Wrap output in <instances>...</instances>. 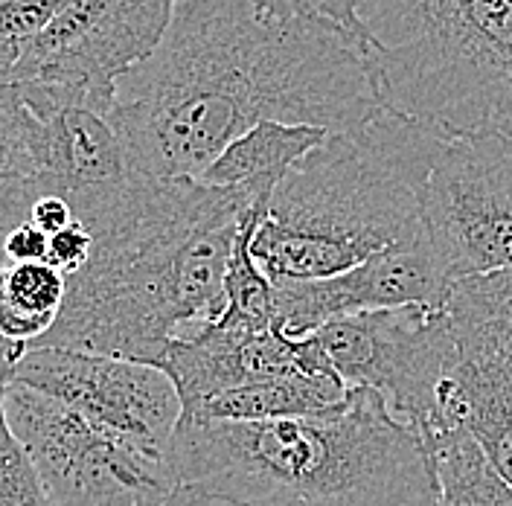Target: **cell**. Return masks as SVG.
I'll return each mask as SVG.
<instances>
[{"label": "cell", "mask_w": 512, "mask_h": 506, "mask_svg": "<svg viewBox=\"0 0 512 506\" xmlns=\"http://www.w3.org/2000/svg\"><path fill=\"white\" fill-rule=\"evenodd\" d=\"M422 242L414 190L355 131L332 134L288 172L256 224L251 253L271 283H312Z\"/></svg>", "instance_id": "5"}, {"label": "cell", "mask_w": 512, "mask_h": 506, "mask_svg": "<svg viewBox=\"0 0 512 506\" xmlns=\"http://www.w3.org/2000/svg\"><path fill=\"white\" fill-rule=\"evenodd\" d=\"M382 108L364 44L341 21L178 0L158 50L117 82L108 120L137 178L198 181L268 120L355 134Z\"/></svg>", "instance_id": "1"}, {"label": "cell", "mask_w": 512, "mask_h": 506, "mask_svg": "<svg viewBox=\"0 0 512 506\" xmlns=\"http://www.w3.org/2000/svg\"><path fill=\"white\" fill-rule=\"evenodd\" d=\"M50 253V236L35 222H21L9 230L3 239V265H32V262H47Z\"/></svg>", "instance_id": "25"}, {"label": "cell", "mask_w": 512, "mask_h": 506, "mask_svg": "<svg viewBox=\"0 0 512 506\" xmlns=\"http://www.w3.org/2000/svg\"><path fill=\"white\" fill-rule=\"evenodd\" d=\"M64 0H0V82H12L32 41L59 15Z\"/></svg>", "instance_id": "23"}, {"label": "cell", "mask_w": 512, "mask_h": 506, "mask_svg": "<svg viewBox=\"0 0 512 506\" xmlns=\"http://www.w3.org/2000/svg\"><path fill=\"white\" fill-rule=\"evenodd\" d=\"M347 387L376 390L396 419L422 437L443 428L460 352L446 309L402 306L338 317L312 332Z\"/></svg>", "instance_id": "9"}, {"label": "cell", "mask_w": 512, "mask_h": 506, "mask_svg": "<svg viewBox=\"0 0 512 506\" xmlns=\"http://www.w3.org/2000/svg\"><path fill=\"white\" fill-rule=\"evenodd\" d=\"M277 285L274 329L288 338H306L338 317L382 312L402 306L443 309L451 283L428 242L387 251L367 259L347 274L312 283Z\"/></svg>", "instance_id": "11"}, {"label": "cell", "mask_w": 512, "mask_h": 506, "mask_svg": "<svg viewBox=\"0 0 512 506\" xmlns=\"http://www.w3.org/2000/svg\"><path fill=\"white\" fill-rule=\"evenodd\" d=\"M172 379L184 413L198 411L213 396L248 387L256 381L309 373L306 341L288 338L277 329L245 332L219 323L195 326L181 332L158 361Z\"/></svg>", "instance_id": "12"}, {"label": "cell", "mask_w": 512, "mask_h": 506, "mask_svg": "<svg viewBox=\"0 0 512 506\" xmlns=\"http://www.w3.org/2000/svg\"><path fill=\"white\" fill-rule=\"evenodd\" d=\"M50 128L15 82H0V184L38 198L47 169Z\"/></svg>", "instance_id": "20"}, {"label": "cell", "mask_w": 512, "mask_h": 506, "mask_svg": "<svg viewBox=\"0 0 512 506\" xmlns=\"http://www.w3.org/2000/svg\"><path fill=\"white\" fill-rule=\"evenodd\" d=\"M350 387L338 376L294 373L256 381L213 396L198 411L184 413L181 422H280L320 416L344 405Z\"/></svg>", "instance_id": "16"}, {"label": "cell", "mask_w": 512, "mask_h": 506, "mask_svg": "<svg viewBox=\"0 0 512 506\" xmlns=\"http://www.w3.org/2000/svg\"><path fill=\"white\" fill-rule=\"evenodd\" d=\"M448 428H466L512 486V355L460 358L448 390Z\"/></svg>", "instance_id": "15"}, {"label": "cell", "mask_w": 512, "mask_h": 506, "mask_svg": "<svg viewBox=\"0 0 512 506\" xmlns=\"http://www.w3.org/2000/svg\"><path fill=\"white\" fill-rule=\"evenodd\" d=\"M67 277L50 262L0 268V341L35 347L62 315Z\"/></svg>", "instance_id": "19"}, {"label": "cell", "mask_w": 512, "mask_h": 506, "mask_svg": "<svg viewBox=\"0 0 512 506\" xmlns=\"http://www.w3.org/2000/svg\"><path fill=\"white\" fill-rule=\"evenodd\" d=\"M12 384L32 387L102 428L163 454L184 416L172 379L155 364L128 358L30 347L15 361Z\"/></svg>", "instance_id": "10"}, {"label": "cell", "mask_w": 512, "mask_h": 506, "mask_svg": "<svg viewBox=\"0 0 512 506\" xmlns=\"http://www.w3.org/2000/svg\"><path fill=\"white\" fill-rule=\"evenodd\" d=\"M425 445L434 463L437 506H512V486L466 428L428 434Z\"/></svg>", "instance_id": "18"}, {"label": "cell", "mask_w": 512, "mask_h": 506, "mask_svg": "<svg viewBox=\"0 0 512 506\" xmlns=\"http://www.w3.org/2000/svg\"><path fill=\"white\" fill-rule=\"evenodd\" d=\"M254 204L262 201L192 178H134L76 207V222L94 236V253L67 277L62 315L35 347L158 367L181 332L222 320L233 242Z\"/></svg>", "instance_id": "2"}, {"label": "cell", "mask_w": 512, "mask_h": 506, "mask_svg": "<svg viewBox=\"0 0 512 506\" xmlns=\"http://www.w3.org/2000/svg\"><path fill=\"white\" fill-rule=\"evenodd\" d=\"M24 352V344L3 341L0 347V506H56L35 472L30 454L24 451L6 419V387L12 379L15 361Z\"/></svg>", "instance_id": "22"}, {"label": "cell", "mask_w": 512, "mask_h": 506, "mask_svg": "<svg viewBox=\"0 0 512 506\" xmlns=\"http://www.w3.org/2000/svg\"><path fill=\"white\" fill-rule=\"evenodd\" d=\"M163 506H242V504L227 501V498H219V495H210V492L195 489V486H178Z\"/></svg>", "instance_id": "29"}, {"label": "cell", "mask_w": 512, "mask_h": 506, "mask_svg": "<svg viewBox=\"0 0 512 506\" xmlns=\"http://www.w3.org/2000/svg\"><path fill=\"white\" fill-rule=\"evenodd\" d=\"M47 128L50 149L38 195H62L76 210L137 178L108 117L88 108H62L47 117Z\"/></svg>", "instance_id": "13"}, {"label": "cell", "mask_w": 512, "mask_h": 506, "mask_svg": "<svg viewBox=\"0 0 512 506\" xmlns=\"http://www.w3.org/2000/svg\"><path fill=\"white\" fill-rule=\"evenodd\" d=\"M271 15H329L338 21L344 0H256Z\"/></svg>", "instance_id": "28"}, {"label": "cell", "mask_w": 512, "mask_h": 506, "mask_svg": "<svg viewBox=\"0 0 512 506\" xmlns=\"http://www.w3.org/2000/svg\"><path fill=\"white\" fill-rule=\"evenodd\" d=\"M6 419L56 506H163L178 489L163 451L12 379Z\"/></svg>", "instance_id": "8"}, {"label": "cell", "mask_w": 512, "mask_h": 506, "mask_svg": "<svg viewBox=\"0 0 512 506\" xmlns=\"http://www.w3.org/2000/svg\"><path fill=\"white\" fill-rule=\"evenodd\" d=\"M175 6L178 0H64L12 82L41 120L62 108L108 117L117 82L158 50Z\"/></svg>", "instance_id": "7"}, {"label": "cell", "mask_w": 512, "mask_h": 506, "mask_svg": "<svg viewBox=\"0 0 512 506\" xmlns=\"http://www.w3.org/2000/svg\"><path fill=\"white\" fill-rule=\"evenodd\" d=\"M443 309L460 358L512 355V265L457 280Z\"/></svg>", "instance_id": "17"}, {"label": "cell", "mask_w": 512, "mask_h": 506, "mask_svg": "<svg viewBox=\"0 0 512 506\" xmlns=\"http://www.w3.org/2000/svg\"><path fill=\"white\" fill-rule=\"evenodd\" d=\"M32 198L24 192L9 190L0 184V268H3V239L9 236L12 227L30 219Z\"/></svg>", "instance_id": "27"}, {"label": "cell", "mask_w": 512, "mask_h": 506, "mask_svg": "<svg viewBox=\"0 0 512 506\" xmlns=\"http://www.w3.org/2000/svg\"><path fill=\"white\" fill-rule=\"evenodd\" d=\"M332 131L268 120L236 137L210 169L198 178L207 187L242 190L256 201H268L288 178V172L318 152Z\"/></svg>", "instance_id": "14"}, {"label": "cell", "mask_w": 512, "mask_h": 506, "mask_svg": "<svg viewBox=\"0 0 512 506\" xmlns=\"http://www.w3.org/2000/svg\"><path fill=\"white\" fill-rule=\"evenodd\" d=\"M358 134L414 190L448 283L512 265V134H448L390 108Z\"/></svg>", "instance_id": "6"}, {"label": "cell", "mask_w": 512, "mask_h": 506, "mask_svg": "<svg viewBox=\"0 0 512 506\" xmlns=\"http://www.w3.org/2000/svg\"><path fill=\"white\" fill-rule=\"evenodd\" d=\"M30 222L38 224L47 236H56L59 230H64V227H70V224L76 222V213H73V207H70L67 198L47 192V195H38L32 201Z\"/></svg>", "instance_id": "26"}, {"label": "cell", "mask_w": 512, "mask_h": 506, "mask_svg": "<svg viewBox=\"0 0 512 506\" xmlns=\"http://www.w3.org/2000/svg\"><path fill=\"white\" fill-rule=\"evenodd\" d=\"M94 253V236L85 224L73 222L70 227L59 230L56 236H50V253L47 262L53 268H59L64 277H73L76 271H82L88 265Z\"/></svg>", "instance_id": "24"}, {"label": "cell", "mask_w": 512, "mask_h": 506, "mask_svg": "<svg viewBox=\"0 0 512 506\" xmlns=\"http://www.w3.org/2000/svg\"><path fill=\"white\" fill-rule=\"evenodd\" d=\"M178 486L242 506H437L422 434L376 390L280 422H181L166 448Z\"/></svg>", "instance_id": "3"}, {"label": "cell", "mask_w": 512, "mask_h": 506, "mask_svg": "<svg viewBox=\"0 0 512 506\" xmlns=\"http://www.w3.org/2000/svg\"><path fill=\"white\" fill-rule=\"evenodd\" d=\"M384 108L448 134H512V0H344Z\"/></svg>", "instance_id": "4"}, {"label": "cell", "mask_w": 512, "mask_h": 506, "mask_svg": "<svg viewBox=\"0 0 512 506\" xmlns=\"http://www.w3.org/2000/svg\"><path fill=\"white\" fill-rule=\"evenodd\" d=\"M265 207L268 201L245 210L236 242H233L227 280H224L227 306L219 320V326H227V329L265 332V329H274V320H277V285L268 280V274L256 265L254 253H251V239H254L259 219L265 216Z\"/></svg>", "instance_id": "21"}]
</instances>
